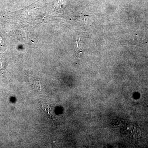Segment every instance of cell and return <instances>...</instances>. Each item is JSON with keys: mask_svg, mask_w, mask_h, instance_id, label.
Returning <instances> with one entry per match:
<instances>
[{"mask_svg": "<svg viewBox=\"0 0 148 148\" xmlns=\"http://www.w3.org/2000/svg\"><path fill=\"white\" fill-rule=\"evenodd\" d=\"M80 39L77 40V55L78 57H79L81 55L82 53L83 52L80 49Z\"/></svg>", "mask_w": 148, "mask_h": 148, "instance_id": "6da1fadb", "label": "cell"}, {"mask_svg": "<svg viewBox=\"0 0 148 148\" xmlns=\"http://www.w3.org/2000/svg\"><path fill=\"white\" fill-rule=\"evenodd\" d=\"M4 58L3 56L0 54V69H3V68Z\"/></svg>", "mask_w": 148, "mask_h": 148, "instance_id": "7a4b0ae2", "label": "cell"}]
</instances>
